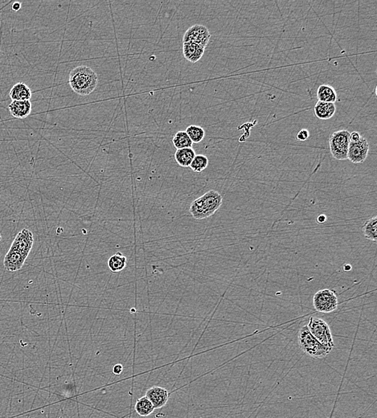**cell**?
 Listing matches in <instances>:
<instances>
[{
	"label": "cell",
	"instance_id": "cell-1",
	"mask_svg": "<svg viewBox=\"0 0 377 418\" xmlns=\"http://www.w3.org/2000/svg\"><path fill=\"white\" fill-rule=\"evenodd\" d=\"M98 78L92 69L81 65L73 69L69 73V86L76 94L80 96H87L92 94L97 86Z\"/></svg>",
	"mask_w": 377,
	"mask_h": 418
},
{
	"label": "cell",
	"instance_id": "cell-9",
	"mask_svg": "<svg viewBox=\"0 0 377 418\" xmlns=\"http://www.w3.org/2000/svg\"><path fill=\"white\" fill-rule=\"evenodd\" d=\"M33 243L32 232L29 229L24 228L16 235L11 247L19 251L23 257L27 258V256L29 255L30 251L32 250Z\"/></svg>",
	"mask_w": 377,
	"mask_h": 418
},
{
	"label": "cell",
	"instance_id": "cell-13",
	"mask_svg": "<svg viewBox=\"0 0 377 418\" xmlns=\"http://www.w3.org/2000/svg\"><path fill=\"white\" fill-rule=\"evenodd\" d=\"M205 48L200 46L195 43H184L183 44V53L185 58L191 63L199 61L204 53Z\"/></svg>",
	"mask_w": 377,
	"mask_h": 418
},
{
	"label": "cell",
	"instance_id": "cell-16",
	"mask_svg": "<svg viewBox=\"0 0 377 418\" xmlns=\"http://www.w3.org/2000/svg\"><path fill=\"white\" fill-rule=\"evenodd\" d=\"M337 93L329 85H322L317 90V99L322 103H334L337 101Z\"/></svg>",
	"mask_w": 377,
	"mask_h": 418
},
{
	"label": "cell",
	"instance_id": "cell-3",
	"mask_svg": "<svg viewBox=\"0 0 377 418\" xmlns=\"http://www.w3.org/2000/svg\"><path fill=\"white\" fill-rule=\"evenodd\" d=\"M297 343L300 349L304 353L314 359H321L327 356L331 350L324 347L310 334L307 326H303L297 334Z\"/></svg>",
	"mask_w": 377,
	"mask_h": 418
},
{
	"label": "cell",
	"instance_id": "cell-12",
	"mask_svg": "<svg viewBox=\"0 0 377 418\" xmlns=\"http://www.w3.org/2000/svg\"><path fill=\"white\" fill-rule=\"evenodd\" d=\"M11 116L17 119H23L32 112V103L30 101H12L8 106Z\"/></svg>",
	"mask_w": 377,
	"mask_h": 418
},
{
	"label": "cell",
	"instance_id": "cell-4",
	"mask_svg": "<svg viewBox=\"0 0 377 418\" xmlns=\"http://www.w3.org/2000/svg\"><path fill=\"white\" fill-rule=\"evenodd\" d=\"M306 326L310 334H312L321 344L330 350H332L335 347L331 328L324 320L317 317H310L308 325Z\"/></svg>",
	"mask_w": 377,
	"mask_h": 418
},
{
	"label": "cell",
	"instance_id": "cell-8",
	"mask_svg": "<svg viewBox=\"0 0 377 418\" xmlns=\"http://www.w3.org/2000/svg\"><path fill=\"white\" fill-rule=\"evenodd\" d=\"M369 143L366 138L361 137L357 142H350L348 148V159L353 163H362L369 155Z\"/></svg>",
	"mask_w": 377,
	"mask_h": 418
},
{
	"label": "cell",
	"instance_id": "cell-27",
	"mask_svg": "<svg viewBox=\"0 0 377 418\" xmlns=\"http://www.w3.org/2000/svg\"><path fill=\"white\" fill-rule=\"evenodd\" d=\"M21 8V3L19 2H14L12 4V10L15 11H18L19 9Z\"/></svg>",
	"mask_w": 377,
	"mask_h": 418
},
{
	"label": "cell",
	"instance_id": "cell-20",
	"mask_svg": "<svg viewBox=\"0 0 377 418\" xmlns=\"http://www.w3.org/2000/svg\"><path fill=\"white\" fill-rule=\"evenodd\" d=\"M126 266V257L121 253H117L109 257L108 267L112 273L122 271Z\"/></svg>",
	"mask_w": 377,
	"mask_h": 418
},
{
	"label": "cell",
	"instance_id": "cell-26",
	"mask_svg": "<svg viewBox=\"0 0 377 418\" xmlns=\"http://www.w3.org/2000/svg\"><path fill=\"white\" fill-rule=\"evenodd\" d=\"M123 371V367L122 364H116L113 366V372L115 375H120Z\"/></svg>",
	"mask_w": 377,
	"mask_h": 418
},
{
	"label": "cell",
	"instance_id": "cell-18",
	"mask_svg": "<svg viewBox=\"0 0 377 418\" xmlns=\"http://www.w3.org/2000/svg\"><path fill=\"white\" fill-rule=\"evenodd\" d=\"M134 410L141 417H147L151 415L155 410V407L146 396L138 400L134 406Z\"/></svg>",
	"mask_w": 377,
	"mask_h": 418
},
{
	"label": "cell",
	"instance_id": "cell-25",
	"mask_svg": "<svg viewBox=\"0 0 377 418\" xmlns=\"http://www.w3.org/2000/svg\"><path fill=\"white\" fill-rule=\"evenodd\" d=\"M349 138H350V142H357V141L360 140L361 138V135L359 132L354 131L350 133V136H349Z\"/></svg>",
	"mask_w": 377,
	"mask_h": 418
},
{
	"label": "cell",
	"instance_id": "cell-24",
	"mask_svg": "<svg viewBox=\"0 0 377 418\" xmlns=\"http://www.w3.org/2000/svg\"><path fill=\"white\" fill-rule=\"evenodd\" d=\"M309 137H310V132L306 129H302V130H299L297 132V136H296L297 140L301 141V142L307 140Z\"/></svg>",
	"mask_w": 377,
	"mask_h": 418
},
{
	"label": "cell",
	"instance_id": "cell-10",
	"mask_svg": "<svg viewBox=\"0 0 377 418\" xmlns=\"http://www.w3.org/2000/svg\"><path fill=\"white\" fill-rule=\"evenodd\" d=\"M25 257L19 253L16 249L10 248L8 252L5 255L3 260V266L5 270L10 272H15L19 270L23 267V264L25 262Z\"/></svg>",
	"mask_w": 377,
	"mask_h": 418
},
{
	"label": "cell",
	"instance_id": "cell-29",
	"mask_svg": "<svg viewBox=\"0 0 377 418\" xmlns=\"http://www.w3.org/2000/svg\"><path fill=\"white\" fill-rule=\"evenodd\" d=\"M1 240H2V235L0 233V242H1Z\"/></svg>",
	"mask_w": 377,
	"mask_h": 418
},
{
	"label": "cell",
	"instance_id": "cell-22",
	"mask_svg": "<svg viewBox=\"0 0 377 418\" xmlns=\"http://www.w3.org/2000/svg\"><path fill=\"white\" fill-rule=\"evenodd\" d=\"M185 132L188 135L193 143H199V142H202V140L204 138V136H205V131L203 128L200 127L199 125H189L187 127Z\"/></svg>",
	"mask_w": 377,
	"mask_h": 418
},
{
	"label": "cell",
	"instance_id": "cell-6",
	"mask_svg": "<svg viewBox=\"0 0 377 418\" xmlns=\"http://www.w3.org/2000/svg\"><path fill=\"white\" fill-rule=\"evenodd\" d=\"M313 305L317 312L331 313L337 309L339 305L337 295L330 289L321 290L314 295Z\"/></svg>",
	"mask_w": 377,
	"mask_h": 418
},
{
	"label": "cell",
	"instance_id": "cell-19",
	"mask_svg": "<svg viewBox=\"0 0 377 418\" xmlns=\"http://www.w3.org/2000/svg\"><path fill=\"white\" fill-rule=\"evenodd\" d=\"M377 216L369 218L363 226V234L365 238L376 242L377 240Z\"/></svg>",
	"mask_w": 377,
	"mask_h": 418
},
{
	"label": "cell",
	"instance_id": "cell-5",
	"mask_svg": "<svg viewBox=\"0 0 377 418\" xmlns=\"http://www.w3.org/2000/svg\"><path fill=\"white\" fill-rule=\"evenodd\" d=\"M350 132L347 130H339L331 134L329 140L330 151L337 160L348 159V148L350 144Z\"/></svg>",
	"mask_w": 377,
	"mask_h": 418
},
{
	"label": "cell",
	"instance_id": "cell-2",
	"mask_svg": "<svg viewBox=\"0 0 377 418\" xmlns=\"http://www.w3.org/2000/svg\"><path fill=\"white\" fill-rule=\"evenodd\" d=\"M223 197L220 193L210 190L193 201L190 212L195 219H203L213 215L222 205Z\"/></svg>",
	"mask_w": 377,
	"mask_h": 418
},
{
	"label": "cell",
	"instance_id": "cell-23",
	"mask_svg": "<svg viewBox=\"0 0 377 418\" xmlns=\"http://www.w3.org/2000/svg\"><path fill=\"white\" fill-rule=\"evenodd\" d=\"M207 165H208V159L207 157L203 155H197L191 162L190 167L193 172L199 173L204 171L207 168Z\"/></svg>",
	"mask_w": 377,
	"mask_h": 418
},
{
	"label": "cell",
	"instance_id": "cell-14",
	"mask_svg": "<svg viewBox=\"0 0 377 418\" xmlns=\"http://www.w3.org/2000/svg\"><path fill=\"white\" fill-rule=\"evenodd\" d=\"M32 90L23 82H19L15 84L12 88L10 90L9 96L11 98V101H30L32 99Z\"/></svg>",
	"mask_w": 377,
	"mask_h": 418
},
{
	"label": "cell",
	"instance_id": "cell-15",
	"mask_svg": "<svg viewBox=\"0 0 377 418\" xmlns=\"http://www.w3.org/2000/svg\"><path fill=\"white\" fill-rule=\"evenodd\" d=\"M314 114L319 119L328 120L333 117L336 112V107L334 103L317 102L314 108Z\"/></svg>",
	"mask_w": 377,
	"mask_h": 418
},
{
	"label": "cell",
	"instance_id": "cell-17",
	"mask_svg": "<svg viewBox=\"0 0 377 418\" xmlns=\"http://www.w3.org/2000/svg\"><path fill=\"white\" fill-rule=\"evenodd\" d=\"M195 152L191 148L178 149L175 153V159L179 165L182 167H188L195 158Z\"/></svg>",
	"mask_w": 377,
	"mask_h": 418
},
{
	"label": "cell",
	"instance_id": "cell-21",
	"mask_svg": "<svg viewBox=\"0 0 377 418\" xmlns=\"http://www.w3.org/2000/svg\"><path fill=\"white\" fill-rule=\"evenodd\" d=\"M172 143L175 147L178 149L191 148L193 142L185 131H179L174 135Z\"/></svg>",
	"mask_w": 377,
	"mask_h": 418
},
{
	"label": "cell",
	"instance_id": "cell-11",
	"mask_svg": "<svg viewBox=\"0 0 377 418\" xmlns=\"http://www.w3.org/2000/svg\"><path fill=\"white\" fill-rule=\"evenodd\" d=\"M146 397L150 400L155 409H161L168 403L169 393L164 388L154 386L147 390Z\"/></svg>",
	"mask_w": 377,
	"mask_h": 418
},
{
	"label": "cell",
	"instance_id": "cell-7",
	"mask_svg": "<svg viewBox=\"0 0 377 418\" xmlns=\"http://www.w3.org/2000/svg\"><path fill=\"white\" fill-rule=\"evenodd\" d=\"M211 38L209 30L205 26L195 24L187 30L183 41L184 43H195L205 48Z\"/></svg>",
	"mask_w": 377,
	"mask_h": 418
},
{
	"label": "cell",
	"instance_id": "cell-28",
	"mask_svg": "<svg viewBox=\"0 0 377 418\" xmlns=\"http://www.w3.org/2000/svg\"><path fill=\"white\" fill-rule=\"evenodd\" d=\"M327 220V216L325 215H320L317 217V222L318 223H324Z\"/></svg>",
	"mask_w": 377,
	"mask_h": 418
}]
</instances>
